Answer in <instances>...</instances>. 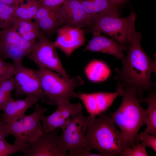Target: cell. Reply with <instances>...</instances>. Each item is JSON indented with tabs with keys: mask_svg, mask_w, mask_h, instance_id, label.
I'll return each instance as SVG.
<instances>
[{
	"mask_svg": "<svg viewBox=\"0 0 156 156\" xmlns=\"http://www.w3.org/2000/svg\"><path fill=\"white\" fill-rule=\"evenodd\" d=\"M142 36L135 28L129 43L122 66L116 68L117 85L134 90L138 98L143 97L145 91L154 89L156 83L151 80L152 73H156V59L153 60L144 51L141 44Z\"/></svg>",
	"mask_w": 156,
	"mask_h": 156,
	"instance_id": "cell-1",
	"label": "cell"
},
{
	"mask_svg": "<svg viewBox=\"0 0 156 156\" xmlns=\"http://www.w3.org/2000/svg\"><path fill=\"white\" fill-rule=\"evenodd\" d=\"M85 133L83 147L98 151L104 156L120 155L128 146L127 140L110 117L105 113L92 117Z\"/></svg>",
	"mask_w": 156,
	"mask_h": 156,
	"instance_id": "cell-2",
	"label": "cell"
},
{
	"mask_svg": "<svg viewBox=\"0 0 156 156\" xmlns=\"http://www.w3.org/2000/svg\"><path fill=\"white\" fill-rule=\"evenodd\" d=\"M117 86L122 101L115 112L109 114L125 136L128 146L131 147L136 144V138L140 128L147 125V110L140 105L134 90Z\"/></svg>",
	"mask_w": 156,
	"mask_h": 156,
	"instance_id": "cell-3",
	"label": "cell"
},
{
	"mask_svg": "<svg viewBox=\"0 0 156 156\" xmlns=\"http://www.w3.org/2000/svg\"><path fill=\"white\" fill-rule=\"evenodd\" d=\"M136 14L134 12L122 17L118 12H108L98 15L88 28L92 32H98L108 35L127 51L133 31L135 28Z\"/></svg>",
	"mask_w": 156,
	"mask_h": 156,
	"instance_id": "cell-4",
	"label": "cell"
},
{
	"mask_svg": "<svg viewBox=\"0 0 156 156\" xmlns=\"http://www.w3.org/2000/svg\"><path fill=\"white\" fill-rule=\"evenodd\" d=\"M35 71L42 88L48 98L47 104L56 105L57 101L60 99L70 100L72 98L78 99L74 90L84 83L80 76L66 79L46 68H38Z\"/></svg>",
	"mask_w": 156,
	"mask_h": 156,
	"instance_id": "cell-5",
	"label": "cell"
},
{
	"mask_svg": "<svg viewBox=\"0 0 156 156\" xmlns=\"http://www.w3.org/2000/svg\"><path fill=\"white\" fill-rule=\"evenodd\" d=\"M47 110L37 102L32 113L25 116L21 120L8 123L10 135L15 138L14 144L26 148L38 139L43 130L41 118Z\"/></svg>",
	"mask_w": 156,
	"mask_h": 156,
	"instance_id": "cell-6",
	"label": "cell"
},
{
	"mask_svg": "<svg viewBox=\"0 0 156 156\" xmlns=\"http://www.w3.org/2000/svg\"><path fill=\"white\" fill-rule=\"evenodd\" d=\"M86 117L82 110L72 115L68 119L62 133L59 136L65 150L70 156H79L84 149L83 140L88 124L92 118Z\"/></svg>",
	"mask_w": 156,
	"mask_h": 156,
	"instance_id": "cell-7",
	"label": "cell"
},
{
	"mask_svg": "<svg viewBox=\"0 0 156 156\" xmlns=\"http://www.w3.org/2000/svg\"><path fill=\"white\" fill-rule=\"evenodd\" d=\"M31 52L27 55L38 68L48 69L59 73L66 79L70 78L63 68L55 49L54 42L42 32Z\"/></svg>",
	"mask_w": 156,
	"mask_h": 156,
	"instance_id": "cell-8",
	"label": "cell"
},
{
	"mask_svg": "<svg viewBox=\"0 0 156 156\" xmlns=\"http://www.w3.org/2000/svg\"><path fill=\"white\" fill-rule=\"evenodd\" d=\"M13 64L15 67V96L19 98L25 95L47 104L48 98L42 88L35 70L25 66L22 62Z\"/></svg>",
	"mask_w": 156,
	"mask_h": 156,
	"instance_id": "cell-9",
	"label": "cell"
},
{
	"mask_svg": "<svg viewBox=\"0 0 156 156\" xmlns=\"http://www.w3.org/2000/svg\"><path fill=\"white\" fill-rule=\"evenodd\" d=\"M59 131V128L48 132L43 129L38 139L26 148L24 156H70L60 139Z\"/></svg>",
	"mask_w": 156,
	"mask_h": 156,
	"instance_id": "cell-10",
	"label": "cell"
},
{
	"mask_svg": "<svg viewBox=\"0 0 156 156\" xmlns=\"http://www.w3.org/2000/svg\"><path fill=\"white\" fill-rule=\"evenodd\" d=\"M56 105L57 108L53 113L49 116L44 115L42 117V128L46 132L57 128L62 129L72 115L83 110L81 103H72L68 100H58Z\"/></svg>",
	"mask_w": 156,
	"mask_h": 156,
	"instance_id": "cell-11",
	"label": "cell"
},
{
	"mask_svg": "<svg viewBox=\"0 0 156 156\" xmlns=\"http://www.w3.org/2000/svg\"><path fill=\"white\" fill-rule=\"evenodd\" d=\"M58 15L61 25L89 28L93 22L78 0H66L58 7Z\"/></svg>",
	"mask_w": 156,
	"mask_h": 156,
	"instance_id": "cell-12",
	"label": "cell"
},
{
	"mask_svg": "<svg viewBox=\"0 0 156 156\" xmlns=\"http://www.w3.org/2000/svg\"><path fill=\"white\" fill-rule=\"evenodd\" d=\"M114 92H99L87 94L81 92L77 93L78 99L83 102L90 115L97 116L105 112L112 104L115 100L121 96L120 92L116 89Z\"/></svg>",
	"mask_w": 156,
	"mask_h": 156,
	"instance_id": "cell-13",
	"label": "cell"
},
{
	"mask_svg": "<svg viewBox=\"0 0 156 156\" xmlns=\"http://www.w3.org/2000/svg\"><path fill=\"white\" fill-rule=\"evenodd\" d=\"M85 31L81 28L63 25L58 29L57 37L54 42V46L68 57L74 50L84 44Z\"/></svg>",
	"mask_w": 156,
	"mask_h": 156,
	"instance_id": "cell-14",
	"label": "cell"
},
{
	"mask_svg": "<svg viewBox=\"0 0 156 156\" xmlns=\"http://www.w3.org/2000/svg\"><path fill=\"white\" fill-rule=\"evenodd\" d=\"M92 38L83 50L112 55L120 60L124 57L122 47L112 38H109L98 32H92Z\"/></svg>",
	"mask_w": 156,
	"mask_h": 156,
	"instance_id": "cell-15",
	"label": "cell"
},
{
	"mask_svg": "<svg viewBox=\"0 0 156 156\" xmlns=\"http://www.w3.org/2000/svg\"><path fill=\"white\" fill-rule=\"evenodd\" d=\"M59 7L49 8L40 5L34 18L40 31L47 37L57 32L61 26L58 18Z\"/></svg>",
	"mask_w": 156,
	"mask_h": 156,
	"instance_id": "cell-16",
	"label": "cell"
},
{
	"mask_svg": "<svg viewBox=\"0 0 156 156\" xmlns=\"http://www.w3.org/2000/svg\"><path fill=\"white\" fill-rule=\"evenodd\" d=\"M38 101L33 98L27 97L24 99L15 100L12 96L5 102L2 108L3 112V120L8 123L23 118L25 113Z\"/></svg>",
	"mask_w": 156,
	"mask_h": 156,
	"instance_id": "cell-17",
	"label": "cell"
},
{
	"mask_svg": "<svg viewBox=\"0 0 156 156\" xmlns=\"http://www.w3.org/2000/svg\"><path fill=\"white\" fill-rule=\"evenodd\" d=\"M85 11L93 21L100 14L108 12H118L117 8L108 0H78Z\"/></svg>",
	"mask_w": 156,
	"mask_h": 156,
	"instance_id": "cell-18",
	"label": "cell"
},
{
	"mask_svg": "<svg viewBox=\"0 0 156 156\" xmlns=\"http://www.w3.org/2000/svg\"><path fill=\"white\" fill-rule=\"evenodd\" d=\"M12 28L25 40L36 43L42 32L35 22L16 19Z\"/></svg>",
	"mask_w": 156,
	"mask_h": 156,
	"instance_id": "cell-19",
	"label": "cell"
},
{
	"mask_svg": "<svg viewBox=\"0 0 156 156\" xmlns=\"http://www.w3.org/2000/svg\"><path fill=\"white\" fill-rule=\"evenodd\" d=\"M138 99L140 103H146L148 105L146 109L147 123L144 132L156 136V93L155 89L149 91L146 97Z\"/></svg>",
	"mask_w": 156,
	"mask_h": 156,
	"instance_id": "cell-20",
	"label": "cell"
},
{
	"mask_svg": "<svg viewBox=\"0 0 156 156\" xmlns=\"http://www.w3.org/2000/svg\"><path fill=\"white\" fill-rule=\"evenodd\" d=\"M0 42L16 44L26 52L28 55L32 51L36 43L31 42L25 40L12 27L0 30Z\"/></svg>",
	"mask_w": 156,
	"mask_h": 156,
	"instance_id": "cell-21",
	"label": "cell"
},
{
	"mask_svg": "<svg viewBox=\"0 0 156 156\" xmlns=\"http://www.w3.org/2000/svg\"><path fill=\"white\" fill-rule=\"evenodd\" d=\"M85 73L90 81L99 82L106 80L109 75L110 71L108 66L104 63L94 60L87 65L85 68Z\"/></svg>",
	"mask_w": 156,
	"mask_h": 156,
	"instance_id": "cell-22",
	"label": "cell"
},
{
	"mask_svg": "<svg viewBox=\"0 0 156 156\" xmlns=\"http://www.w3.org/2000/svg\"><path fill=\"white\" fill-rule=\"evenodd\" d=\"M40 4L38 0H24L17 6L15 14L16 19L31 20L34 18Z\"/></svg>",
	"mask_w": 156,
	"mask_h": 156,
	"instance_id": "cell-23",
	"label": "cell"
},
{
	"mask_svg": "<svg viewBox=\"0 0 156 156\" xmlns=\"http://www.w3.org/2000/svg\"><path fill=\"white\" fill-rule=\"evenodd\" d=\"M28 54L19 46L14 44L0 42V56L4 60L10 58L13 63L22 62Z\"/></svg>",
	"mask_w": 156,
	"mask_h": 156,
	"instance_id": "cell-24",
	"label": "cell"
},
{
	"mask_svg": "<svg viewBox=\"0 0 156 156\" xmlns=\"http://www.w3.org/2000/svg\"><path fill=\"white\" fill-rule=\"evenodd\" d=\"M17 6L0 3V29H6L12 27L16 19L15 10Z\"/></svg>",
	"mask_w": 156,
	"mask_h": 156,
	"instance_id": "cell-25",
	"label": "cell"
},
{
	"mask_svg": "<svg viewBox=\"0 0 156 156\" xmlns=\"http://www.w3.org/2000/svg\"><path fill=\"white\" fill-rule=\"evenodd\" d=\"M15 87L13 77L0 82V111L8 99L12 97V92Z\"/></svg>",
	"mask_w": 156,
	"mask_h": 156,
	"instance_id": "cell-26",
	"label": "cell"
},
{
	"mask_svg": "<svg viewBox=\"0 0 156 156\" xmlns=\"http://www.w3.org/2000/svg\"><path fill=\"white\" fill-rule=\"evenodd\" d=\"M26 148L8 142L5 139L0 140V156H7L19 152L23 153Z\"/></svg>",
	"mask_w": 156,
	"mask_h": 156,
	"instance_id": "cell-27",
	"label": "cell"
},
{
	"mask_svg": "<svg viewBox=\"0 0 156 156\" xmlns=\"http://www.w3.org/2000/svg\"><path fill=\"white\" fill-rule=\"evenodd\" d=\"M146 146L142 142L136 144L131 147L127 146L120 156H148Z\"/></svg>",
	"mask_w": 156,
	"mask_h": 156,
	"instance_id": "cell-28",
	"label": "cell"
},
{
	"mask_svg": "<svg viewBox=\"0 0 156 156\" xmlns=\"http://www.w3.org/2000/svg\"><path fill=\"white\" fill-rule=\"evenodd\" d=\"M14 72L13 64L6 62L0 56V82L13 77Z\"/></svg>",
	"mask_w": 156,
	"mask_h": 156,
	"instance_id": "cell-29",
	"label": "cell"
},
{
	"mask_svg": "<svg viewBox=\"0 0 156 156\" xmlns=\"http://www.w3.org/2000/svg\"><path fill=\"white\" fill-rule=\"evenodd\" d=\"M141 141L146 147H150L155 152H156V136L149 134L144 132L138 134L136 138V144Z\"/></svg>",
	"mask_w": 156,
	"mask_h": 156,
	"instance_id": "cell-30",
	"label": "cell"
},
{
	"mask_svg": "<svg viewBox=\"0 0 156 156\" xmlns=\"http://www.w3.org/2000/svg\"><path fill=\"white\" fill-rule=\"evenodd\" d=\"M66 0H38L40 5L49 8H55L59 7Z\"/></svg>",
	"mask_w": 156,
	"mask_h": 156,
	"instance_id": "cell-31",
	"label": "cell"
},
{
	"mask_svg": "<svg viewBox=\"0 0 156 156\" xmlns=\"http://www.w3.org/2000/svg\"><path fill=\"white\" fill-rule=\"evenodd\" d=\"M9 135L8 123L0 118V140L5 139Z\"/></svg>",
	"mask_w": 156,
	"mask_h": 156,
	"instance_id": "cell-32",
	"label": "cell"
},
{
	"mask_svg": "<svg viewBox=\"0 0 156 156\" xmlns=\"http://www.w3.org/2000/svg\"><path fill=\"white\" fill-rule=\"evenodd\" d=\"M113 6L118 8L127 3L128 0H108Z\"/></svg>",
	"mask_w": 156,
	"mask_h": 156,
	"instance_id": "cell-33",
	"label": "cell"
},
{
	"mask_svg": "<svg viewBox=\"0 0 156 156\" xmlns=\"http://www.w3.org/2000/svg\"><path fill=\"white\" fill-rule=\"evenodd\" d=\"M24 0H0V3H2L13 5H18L22 1Z\"/></svg>",
	"mask_w": 156,
	"mask_h": 156,
	"instance_id": "cell-34",
	"label": "cell"
},
{
	"mask_svg": "<svg viewBox=\"0 0 156 156\" xmlns=\"http://www.w3.org/2000/svg\"></svg>",
	"mask_w": 156,
	"mask_h": 156,
	"instance_id": "cell-35",
	"label": "cell"
}]
</instances>
